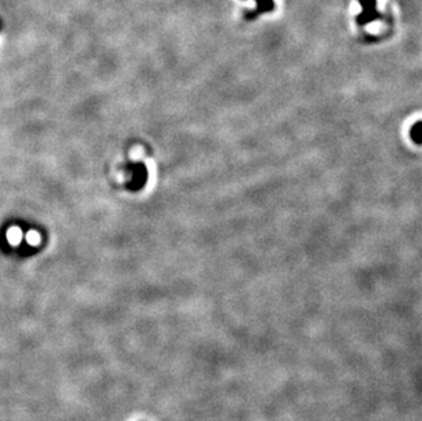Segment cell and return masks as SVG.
<instances>
[{
    "mask_svg": "<svg viewBox=\"0 0 422 421\" xmlns=\"http://www.w3.org/2000/svg\"><path fill=\"white\" fill-rule=\"evenodd\" d=\"M359 5L362 7V13L357 17V22L361 26L380 18V13L377 11V0H359Z\"/></svg>",
    "mask_w": 422,
    "mask_h": 421,
    "instance_id": "cell-1",
    "label": "cell"
},
{
    "mask_svg": "<svg viewBox=\"0 0 422 421\" xmlns=\"http://www.w3.org/2000/svg\"><path fill=\"white\" fill-rule=\"evenodd\" d=\"M256 3H257V9L254 10V11H252L250 14V18H253L254 15L257 14H261V13H266V11H272L273 10V0H256Z\"/></svg>",
    "mask_w": 422,
    "mask_h": 421,
    "instance_id": "cell-2",
    "label": "cell"
}]
</instances>
